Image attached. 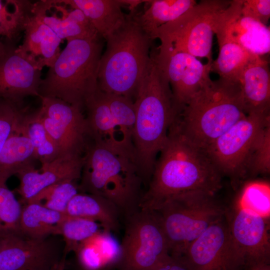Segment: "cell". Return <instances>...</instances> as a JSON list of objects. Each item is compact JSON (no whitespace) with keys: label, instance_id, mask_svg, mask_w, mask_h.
<instances>
[{"label":"cell","instance_id":"1","mask_svg":"<svg viewBox=\"0 0 270 270\" xmlns=\"http://www.w3.org/2000/svg\"><path fill=\"white\" fill-rule=\"evenodd\" d=\"M156 160L140 208L155 210L166 199L180 194H216L222 176L206 151L190 140L174 122Z\"/></svg>","mask_w":270,"mask_h":270},{"label":"cell","instance_id":"34","mask_svg":"<svg viewBox=\"0 0 270 270\" xmlns=\"http://www.w3.org/2000/svg\"><path fill=\"white\" fill-rule=\"evenodd\" d=\"M270 172V122L259 132L248 154L244 163L246 180Z\"/></svg>","mask_w":270,"mask_h":270},{"label":"cell","instance_id":"8","mask_svg":"<svg viewBox=\"0 0 270 270\" xmlns=\"http://www.w3.org/2000/svg\"><path fill=\"white\" fill-rule=\"evenodd\" d=\"M231 0H202L174 20L160 27L159 47L205 58L212 64L214 28L220 14Z\"/></svg>","mask_w":270,"mask_h":270},{"label":"cell","instance_id":"41","mask_svg":"<svg viewBox=\"0 0 270 270\" xmlns=\"http://www.w3.org/2000/svg\"><path fill=\"white\" fill-rule=\"evenodd\" d=\"M7 48V43L6 42H3L0 40V56L4 54Z\"/></svg>","mask_w":270,"mask_h":270},{"label":"cell","instance_id":"32","mask_svg":"<svg viewBox=\"0 0 270 270\" xmlns=\"http://www.w3.org/2000/svg\"><path fill=\"white\" fill-rule=\"evenodd\" d=\"M237 189L238 191L234 204L270 220V185L268 182L250 179Z\"/></svg>","mask_w":270,"mask_h":270},{"label":"cell","instance_id":"19","mask_svg":"<svg viewBox=\"0 0 270 270\" xmlns=\"http://www.w3.org/2000/svg\"><path fill=\"white\" fill-rule=\"evenodd\" d=\"M32 14L62 40L100 36L80 10L70 9L60 0L38 1L34 3Z\"/></svg>","mask_w":270,"mask_h":270},{"label":"cell","instance_id":"40","mask_svg":"<svg viewBox=\"0 0 270 270\" xmlns=\"http://www.w3.org/2000/svg\"><path fill=\"white\" fill-rule=\"evenodd\" d=\"M66 256H64L62 260L52 269V270H66Z\"/></svg>","mask_w":270,"mask_h":270},{"label":"cell","instance_id":"20","mask_svg":"<svg viewBox=\"0 0 270 270\" xmlns=\"http://www.w3.org/2000/svg\"><path fill=\"white\" fill-rule=\"evenodd\" d=\"M84 110L92 140L134 154V144L112 116L104 93L99 88L86 100Z\"/></svg>","mask_w":270,"mask_h":270},{"label":"cell","instance_id":"2","mask_svg":"<svg viewBox=\"0 0 270 270\" xmlns=\"http://www.w3.org/2000/svg\"><path fill=\"white\" fill-rule=\"evenodd\" d=\"M150 55L148 66L134 100V152L146 187L169 128L178 116L168 81L158 64L156 50Z\"/></svg>","mask_w":270,"mask_h":270},{"label":"cell","instance_id":"12","mask_svg":"<svg viewBox=\"0 0 270 270\" xmlns=\"http://www.w3.org/2000/svg\"><path fill=\"white\" fill-rule=\"evenodd\" d=\"M179 258L188 270H244L226 213L192 242Z\"/></svg>","mask_w":270,"mask_h":270},{"label":"cell","instance_id":"27","mask_svg":"<svg viewBox=\"0 0 270 270\" xmlns=\"http://www.w3.org/2000/svg\"><path fill=\"white\" fill-rule=\"evenodd\" d=\"M66 214L39 203H26L22 206L20 218L22 234L34 239L60 236V224Z\"/></svg>","mask_w":270,"mask_h":270},{"label":"cell","instance_id":"35","mask_svg":"<svg viewBox=\"0 0 270 270\" xmlns=\"http://www.w3.org/2000/svg\"><path fill=\"white\" fill-rule=\"evenodd\" d=\"M6 182L0 178V238L22 236L20 226L22 206Z\"/></svg>","mask_w":270,"mask_h":270},{"label":"cell","instance_id":"24","mask_svg":"<svg viewBox=\"0 0 270 270\" xmlns=\"http://www.w3.org/2000/svg\"><path fill=\"white\" fill-rule=\"evenodd\" d=\"M72 8L80 10L99 36L106 39L124 24L126 14L122 7L130 0H60Z\"/></svg>","mask_w":270,"mask_h":270},{"label":"cell","instance_id":"4","mask_svg":"<svg viewBox=\"0 0 270 270\" xmlns=\"http://www.w3.org/2000/svg\"><path fill=\"white\" fill-rule=\"evenodd\" d=\"M246 115L238 81L210 78L174 122L190 140L206 149Z\"/></svg>","mask_w":270,"mask_h":270},{"label":"cell","instance_id":"42","mask_svg":"<svg viewBox=\"0 0 270 270\" xmlns=\"http://www.w3.org/2000/svg\"><path fill=\"white\" fill-rule=\"evenodd\" d=\"M72 270H88L80 266L75 262L72 263Z\"/></svg>","mask_w":270,"mask_h":270},{"label":"cell","instance_id":"14","mask_svg":"<svg viewBox=\"0 0 270 270\" xmlns=\"http://www.w3.org/2000/svg\"><path fill=\"white\" fill-rule=\"evenodd\" d=\"M60 236L42 239L24 236L0 238V270H52L63 258Z\"/></svg>","mask_w":270,"mask_h":270},{"label":"cell","instance_id":"16","mask_svg":"<svg viewBox=\"0 0 270 270\" xmlns=\"http://www.w3.org/2000/svg\"><path fill=\"white\" fill-rule=\"evenodd\" d=\"M6 42V52L0 56V98L24 102L28 96L38 97L42 70L14 42Z\"/></svg>","mask_w":270,"mask_h":270},{"label":"cell","instance_id":"3","mask_svg":"<svg viewBox=\"0 0 270 270\" xmlns=\"http://www.w3.org/2000/svg\"><path fill=\"white\" fill-rule=\"evenodd\" d=\"M83 158L79 192L106 198L124 218L139 210L145 184L134 154L92 140Z\"/></svg>","mask_w":270,"mask_h":270},{"label":"cell","instance_id":"37","mask_svg":"<svg viewBox=\"0 0 270 270\" xmlns=\"http://www.w3.org/2000/svg\"><path fill=\"white\" fill-rule=\"evenodd\" d=\"M28 110L24 102L0 98V152L9 137L18 128Z\"/></svg>","mask_w":270,"mask_h":270},{"label":"cell","instance_id":"5","mask_svg":"<svg viewBox=\"0 0 270 270\" xmlns=\"http://www.w3.org/2000/svg\"><path fill=\"white\" fill-rule=\"evenodd\" d=\"M135 10L126 14L122 26L106 39L98 70L101 91L132 100L148 66L153 41L138 22Z\"/></svg>","mask_w":270,"mask_h":270},{"label":"cell","instance_id":"29","mask_svg":"<svg viewBox=\"0 0 270 270\" xmlns=\"http://www.w3.org/2000/svg\"><path fill=\"white\" fill-rule=\"evenodd\" d=\"M136 18L141 28L152 40L158 29L178 18L196 4L194 0H154Z\"/></svg>","mask_w":270,"mask_h":270},{"label":"cell","instance_id":"18","mask_svg":"<svg viewBox=\"0 0 270 270\" xmlns=\"http://www.w3.org/2000/svg\"><path fill=\"white\" fill-rule=\"evenodd\" d=\"M244 0H233L218 18L214 26L224 30L250 53L261 56L270 50V27L242 14Z\"/></svg>","mask_w":270,"mask_h":270},{"label":"cell","instance_id":"21","mask_svg":"<svg viewBox=\"0 0 270 270\" xmlns=\"http://www.w3.org/2000/svg\"><path fill=\"white\" fill-rule=\"evenodd\" d=\"M246 114L270 116V72L268 62L252 54L238 78Z\"/></svg>","mask_w":270,"mask_h":270},{"label":"cell","instance_id":"31","mask_svg":"<svg viewBox=\"0 0 270 270\" xmlns=\"http://www.w3.org/2000/svg\"><path fill=\"white\" fill-rule=\"evenodd\" d=\"M34 3L27 0H0V36L14 42L24 31L26 21L32 14Z\"/></svg>","mask_w":270,"mask_h":270},{"label":"cell","instance_id":"23","mask_svg":"<svg viewBox=\"0 0 270 270\" xmlns=\"http://www.w3.org/2000/svg\"><path fill=\"white\" fill-rule=\"evenodd\" d=\"M24 32V39L19 48L42 70L45 66L51 67L61 52L62 40L33 14L28 18Z\"/></svg>","mask_w":270,"mask_h":270},{"label":"cell","instance_id":"7","mask_svg":"<svg viewBox=\"0 0 270 270\" xmlns=\"http://www.w3.org/2000/svg\"><path fill=\"white\" fill-rule=\"evenodd\" d=\"M160 218L170 255L179 258L189 245L226 213L216 194L192 192L170 198L155 210Z\"/></svg>","mask_w":270,"mask_h":270},{"label":"cell","instance_id":"25","mask_svg":"<svg viewBox=\"0 0 270 270\" xmlns=\"http://www.w3.org/2000/svg\"><path fill=\"white\" fill-rule=\"evenodd\" d=\"M66 214L94 220L102 228L110 232H118L122 216L116 206L99 196L79 192L70 200Z\"/></svg>","mask_w":270,"mask_h":270},{"label":"cell","instance_id":"17","mask_svg":"<svg viewBox=\"0 0 270 270\" xmlns=\"http://www.w3.org/2000/svg\"><path fill=\"white\" fill-rule=\"evenodd\" d=\"M83 156H60L42 166L40 172L34 166L19 172L16 174L20 182L18 192L24 202H30L43 190L54 185L68 180H80Z\"/></svg>","mask_w":270,"mask_h":270},{"label":"cell","instance_id":"36","mask_svg":"<svg viewBox=\"0 0 270 270\" xmlns=\"http://www.w3.org/2000/svg\"><path fill=\"white\" fill-rule=\"evenodd\" d=\"M77 182L66 181L48 188L28 202L39 203L49 209L66 214L70 200L79 192Z\"/></svg>","mask_w":270,"mask_h":270},{"label":"cell","instance_id":"13","mask_svg":"<svg viewBox=\"0 0 270 270\" xmlns=\"http://www.w3.org/2000/svg\"><path fill=\"white\" fill-rule=\"evenodd\" d=\"M226 216L244 270H270V220L235 204Z\"/></svg>","mask_w":270,"mask_h":270},{"label":"cell","instance_id":"26","mask_svg":"<svg viewBox=\"0 0 270 270\" xmlns=\"http://www.w3.org/2000/svg\"><path fill=\"white\" fill-rule=\"evenodd\" d=\"M20 124L0 152V178L6 182L20 171L34 166V162L36 160L32 144L22 130Z\"/></svg>","mask_w":270,"mask_h":270},{"label":"cell","instance_id":"30","mask_svg":"<svg viewBox=\"0 0 270 270\" xmlns=\"http://www.w3.org/2000/svg\"><path fill=\"white\" fill-rule=\"evenodd\" d=\"M20 126L31 140L36 159L40 162L42 166L58 156L57 146L40 120L37 110H29L24 116Z\"/></svg>","mask_w":270,"mask_h":270},{"label":"cell","instance_id":"33","mask_svg":"<svg viewBox=\"0 0 270 270\" xmlns=\"http://www.w3.org/2000/svg\"><path fill=\"white\" fill-rule=\"evenodd\" d=\"M102 228L98 222L86 218L66 214L60 226V236L64 243V253L74 252L80 244Z\"/></svg>","mask_w":270,"mask_h":270},{"label":"cell","instance_id":"15","mask_svg":"<svg viewBox=\"0 0 270 270\" xmlns=\"http://www.w3.org/2000/svg\"><path fill=\"white\" fill-rule=\"evenodd\" d=\"M158 64L166 77L180 114L191 98L210 79L212 64H203L188 53L158 47Z\"/></svg>","mask_w":270,"mask_h":270},{"label":"cell","instance_id":"22","mask_svg":"<svg viewBox=\"0 0 270 270\" xmlns=\"http://www.w3.org/2000/svg\"><path fill=\"white\" fill-rule=\"evenodd\" d=\"M74 262L88 270L116 268L121 257L120 242L112 232L102 229L81 243L74 252Z\"/></svg>","mask_w":270,"mask_h":270},{"label":"cell","instance_id":"39","mask_svg":"<svg viewBox=\"0 0 270 270\" xmlns=\"http://www.w3.org/2000/svg\"><path fill=\"white\" fill-rule=\"evenodd\" d=\"M153 270H188L180 258L170 255Z\"/></svg>","mask_w":270,"mask_h":270},{"label":"cell","instance_id":"6","mask_svg":"<svg viewBox=\"0 0 270 270\" xmlns=\"http://www.w3.org/2000/svg\"><path fill=\"white\" fill-rule=\"evenodd\" d=\"M102 38L67 40L38 88V98L52 97L84 110L86 99L98 88Z\"/></svg>","mask_w":270,"mask_h":270},{"label":"cell","instance_id":"11","mask_svg":"<svg viewBox=\"0 0 270 270\" xmlns=\"http://www.w3.org/2000/svg\"><path fill=\"white\" fill-rule=\"evenodd\" d=\"M38 114L54 142L58 156H82L92 141L83 111L59 98L40 96Z\"/></svg>","mask_w":270,"mask_h":270},{"label":"cell","instance_id":"28","mask_svg":"<svg viewBox=\"0 0 270 270\" xmlns=\"http://www.w3.org/2000/svg\"><path fill=\"white\" fill-rule=\"evenodd\" d=\"M214 32L217 37L219 52L212 64L211 71L217 73L220 78L237 81L252 54L240 46L222 29L214 26Z\"/></svg>","mask_w":270,"mask_h":270},{"label":"cell","instance_id":"38","mask_svg":"<svg viewBox=\"0 0 270 270\" xmlns=\"http://www.w3.org/2000/svg\"><path fill=\"white\" fill-rule=\"evenodd\" d=\"M242 14L266 25L270 18V0H244Z\"/></svg>","mask_w":270,"mask_h":270},{"label":"cell","instance_id":"9","mask_svg":"<svg viewBox=\"0 0 270 270\" xmlns=\"http://www.w3.org/2000/svg\"><path fill=\"white\" fill-rule=\"evenodd\" d=\"M117 270H153L170 256L168 242L158 213L140 208L124 218Z\"/></svg>","mask_w":270,"mask_h":270},{"label":"cell","instance_id":"43","mask_svg":"<svg viewBox=\"0 0 270 270\" xmlns=\"http://www.w3.org/2000/svg\"></svg>","mask_w":270,"mask_h":270},{"label":"cell","instance_id":"10","mask_svg":"<svg viewBox=\"0 0 270 270\" xmlns=\"http://www.w3.org/2000/svg\"><path fill=\"white\" fill-rule=\"evenodd\" d=\"M270 122V116L246 114L205 150L222 177L227 176L234 189L246 180L245 161L256 136Z\"/></svg>","mask_w":270,"mask_h":270}]
</instances>
